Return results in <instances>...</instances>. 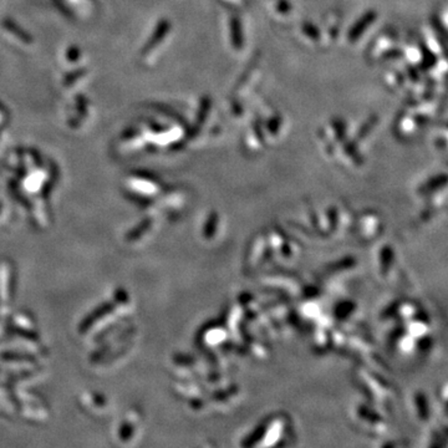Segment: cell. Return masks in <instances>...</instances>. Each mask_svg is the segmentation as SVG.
Segmentation results:
<instances>
[{
    "label": "cell",
    "mask_w": 448,
    "mask_h": 448,
    "mask_svg": "<svg viewBox=\"0 0 448 448\" xmlns=\"http://www.w3.org/2000/svg\"><path fill=\"white\" fill-rule=\"evenodd\" d=\"M446 412L448 413V401H447V404H446Z\"/></svg>",
    "instance_id": "277c9868"
},
{
    "label": "cell",
    "mask_w": 448,
    "mask_h": 448,
    "mask_svg": "<svg viewBox=\"0 0 448 448\" xmlns=\"http://www.w3.org/2000/svg\"><path fill=\"white\" fill-rule=\"evenodd\" d=\"M420 346L422 350H430L431 346H432V339H431V336H426V338H423L420 341Z\"/></svg>",
    "instance_id": "3957f363"
},
{
    "label": "cell",
    "mask_w": 448,
    "mask_h": 448,
    "mask_svg": "<svg viewBox=\"0 0 448 448\" xmlns=\"http://www.w3.org/2000/svg\"><path fill=\"white\" fill-rule=\"evenodd\" d=\"M447 182H448L447 176L435 177V178H432L431 181H429V182H427L423 187H422V192H423V193H431V192H433V191H436V189L443 187Z\"/></svg>",
    "instance_id": "7a4b0ae2"
},
{
    "label": "cell",
    "mask_w": 448,
    "mask_h": 448,
    "mask_svg": "<svg viewBox=\"0 0 448 448\" xmlns=\"http://www.w3.org/2000/svg\"><path fill=\"white\" fill-rule=\"evenodd\" d=\"M416 406H417V412L420 417L423 421L430 420V402L427 401V397L424 393L418 392L415 398Z\"/></svg>",
    "instance_id": "6da1fadb"
}]
</instances>
